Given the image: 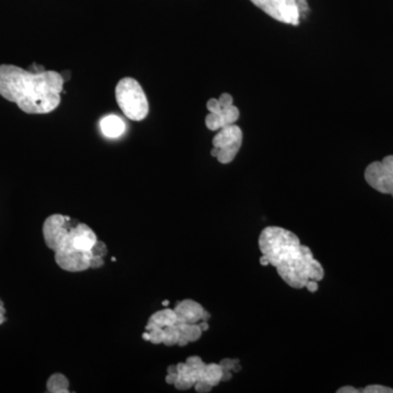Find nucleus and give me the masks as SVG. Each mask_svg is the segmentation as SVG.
Returning a JSON list of instances; mask_svg holds the SVG:
<instances>
[{"label":"nucleus","mask_w":393,"mask_h":393,"mask_svg":"<svg viewBox=\"0 0 393 393\" xmlns=\"http://www.w3.org/2000/svg\"><path fill=\"white\" fill-rule=\"evenodd\" d=\"M259 248L281 279L293 289H303L310 280L319 282L325 277L323 266L314 259L310 247L302 245L289 230L268 226L260 234Z\"/></svg>","instance_id":"nucleus-1"},{"label":"nucleus","mask_w":393,"mask_h":393,"mask_svg":"<svg viewBox=\"0 0 393 393\" xmlns=\"http://www.w3.org/2000/svg\"><path fill=\"white\" fill-rule=\"evenodd\" d=\"M65 80L53 70L35 72L0 65V95L26 114H49L59 106Z\"/></svg>","instance_id":"nucleus-2"},{"label":"nucleus","mask_w":393,"mask_h":393,"mask_svg":"<svg viewBox=\"0 0 393 393\" xmlns=\"http://www.w3.org/2000/svg\"><path fill=\"white\" fill-rule=\"evenodd\" d=\"M116 102L125 116L140 122L149 114V102L143 86L134 78H124L115 89Z\"/></svg>","instance_id":"nucleus-3"},{"label":"nucleus","mask_w":393,"mask_h":393,"mask_svg":"<svg viewBox=\"0 0 393 393\" xmlns=\"http://www.w3.org/2000/svg\"><path fill=\"white\" fill-rule=\"evenodd\" d=\"M260 10L284 24L298 26L303 13L310 11L307 0H250Z\"/></svg>","instance_id":"nucleus-4"},{"label":"nucleus","mask_w":393,"mask_h":393,"mask_svg":"<svg viewBox=\"0 0 393 393\" xmlns=\"http://www.w3.org/2000/svg\"><path fill=\"white\" fill-rule=\"evenodd\" d=\"M233 102V97L230 93H222L218 99H209L207 103L209 114L206 117V126L209 130L218 131L236 124L241 113Z\"/></svg>","instance_id":"nucleus-5"},{"label":"nucleus","mask_w":393,"mask_h":393,"mask_svg":"<svg viewBox=\"0 0 393 393\" xmlns=\"http://www.w3.org/2000/svg\"><path fill=\"white\" fill-rule=\"evenodd\" d=\"M214 149L211 155L216 157L221 164L233 162L243 145V131L237 125H231L218 130L212 140Z\"/></svg>","instance_id":"nucleus-6"},{"label":"nucleus","mask_w":393,"mask_h":393,"mask_svg":"<svg viewBox=\"0 0 393 393\" xmlns=\"http://www.w3.org/2000/svg\"><path fill=\"white\" fill-rule=\"evenodd\" d=\"M365 180L375 191L393 197V155L368 165Z\"/></svg>","instance_id":"nucleus-7"},{"label":"nucleus","mask_w":393,"mask_h":393,"mask_svg":"<svg viewBox=\"0 0 393 393\" xmlns=\"http://www.w3.org/2000/svg\"><path fill=\"white\" fill-rule=\"evenodd\" d=\"M70 218L61 214H53L46 218L43 224L44 241L51 250H58L69 239L72 230L68 226Z\"/></svg>","instance_id":"nucleus-8"},{"label":"nucleus","mask_w":393,"mask_h":393,"mask_svg":"<svg viewBox=\"0 0 393 393\" xmlns=\"http://www.w3.org/2000/svg\"><path fill=\"white\" fill-rule=\"evenodd\" d=\"M91 259V251L79 250L69 243L55 251L56 264L65 271L81 272L88 270Z\"/></svg>","instance_id":"nucleus-9"},{"label":"nucleus","mask_w":393,"mask_h":393,"mask_svg":"<svg viewBox=\"0 0 393 393\" xmlns=\"http://www.w3.org/2000/svg\"><path fill=\"white\" fill-rule=\"evenodd\" d=\"M97 241V237L93 230L86 224L80 223L72 227L66 243H70L79 250L91 251Z\"/></svg>","instance_id":"nucleus-10"},{"label":"nucleus","mask_w":393,"mask_h":393,"mask_svg":"<svg viewBox=\"0 0 393 393\" xmlns=\"http://www.w3.org/2000/svg\"><path fill=\"white\" fill-rule=\"evenodd\" d=\"M206 365L203 367H193L186 362L177 364L176 365L177 366V380L174 385L175 388L178 390H188L195 386V383L202 378L203 368L206 367Z\"/></svg>","instance_id":"nucleus-11"},{"label":"nucleus","mask_w":393,"mask_h":393,"mask_svg":"<svg viewBox=\"0 0 393 393\" xmlns=\"http://www.w3.org/2000/svg\"><path fill=\"white\" fill-rule=\"evenodd\" d=\"M174 310L177 316V322L180 323H197L202 320L204 312V310L199 303L191 300L178 303Z\"/></svg>","instance_id":"nucleus-12"},{"label":"nucleus","mask_w":393,"mask_h":393,"mask_svg":"<svg viewBox=\"0 0 393 393\" xmlns=\"http://www.w3.org/2000/svg\"><path fill=\"white\" fill-rule=\"evenodd\" d=\"M103 135L107 138H118L124 134L125 122L120 117L116 115H109L99 122Z\"/></svg>","instance_id":"nucleus-13"},{"label":"nucleus","mask_w":393,"mask_h":393,"mask_svg":"<svg viewBox=\"0 0 393 393\" xmlns=\"http://www.w3.org/2000/svg\"><path fill=\"white\" fill-rule=\"evenodd\" d=\"M149 321L161 328L170 327V326L177 323V316H176L175 310L166 308V310L153 314Z\"/></svg>","instance_id":"nucleus-14"},{"label":"nucleus","mask_w":393,"mask_h":393,"mask_svg":"<svg viewBox=\"0 0 393 393\" xmlns=\"http://www.w3.org/2000/svg\"><path fill=\"white\" fill-rule=\"evenodd\" d=\"M223 369L220 364H207L206 367L203 368L202 378L201 380L207 381L211 386H218L222 381Z\"/></svg>","instance_id":"nucleus-15"},{"label":"nucleus","mask_w":393,"mask_h":393,"mask_svg":"<svg viewBox=\"0 0 393 393\" xmlns=\"http://www.w3.org/2000/svg\"><path fill=\"white\" fill-rule=\"evenodd\" d=\"M176 325L179 328L180 337L185 339L188 343L198 341L202 335V330L200 326L197 323H180L177 322Z\"/></svg>","instance_id":"nucleus-16"},{"label":"nucleus","mask_w":393,"mask_h":393,"mask_svg":"<svg viewBox=\"0 0 393 393\" xmlns=\"http://www.w3.org/2000/svg\"><path fill=\"white\" fill-rule=\"evenodd\" d=\"M47 391L51 393L69 392V381L63 374H54L47 380Z\"/></svg>","instance_id":"nucleus-17"},{"label":"nucleus","mask_w":393,"mask_h":393,"mask_svg":"<svg viewBox=\"0 0 393 393\" xmlns=\"http://www.w3.org/2000/svg\"><path fill=\"white\" fill-rule=\"evenodd\" d=\"M147 333H149V337H150V342L153 344H161L164 341V328L159 327V326L154 325L152 322H147V327H145Z\"/></svg>","instance_id":"nucleus-18"},{"label":"nucleus","mask_w":393,"mask_h":393,"mask_svg":"<svg viewBox=\"0 0 393 393\" xmlns=\"http://www.w3.org/2000/svg\"><path fill=\"white\" fill-rule=\"evenodd\" d=\"M164 333L165 337L164 341H163V344L168 345V346H172V345L177 344L180 337L179 328H178L177 325L165 327Z\"/></svg>","instance_id":"nucleus-19"},{"label":"nucleus","mask_w":393,"mask_h":393,"mask_svg":"<svg viewBox=\"0 0 393 393\" xmlns=\"http://www.w3.org/2000/svg\"><path fill=\"white\" fill-rule=\"evenodd\" d=\"M92 257H99V258H104L107 255V247L104 243L97 241V243L94 245L93 248L91 249Z\"/></svg>","instance_id":"nucleus-20"},{"label":"nucleus","mask_w":393,"mask_h":393,"mask_svg":"<svg viewBox=\"0 0 393 393\" xmlns=\"http://www.w3.org/2000/svg\"><path fill=\"white\" fill-rule=\"evenodd\" d=\"M363 393H393V389L388 387L380 386V385H371L367 386L363 391Z\"/></svg>","instance_id":"nucleus-21"},{"label":"nucleus","mask_w":393,"mask_h":393,"mask_svg":"<svg viewBox=\"0 0 393 393\" xmlns=\"http://www.w3.org/2000/svg\"><path fill=\"white\" fill-rule=\"evenodd\" d=\"M239 363V360H231V358H225V360H221V365L222 369L223 371H234V368L237 364Z\"/></svg>","instance_id":"nucleus-22"},{"label":"nucleus","mask_w":393,"mask_h":393,"mask_svg":"<svg viewBox=\"0 0 393 393\" xmlns=\"http://www.w3.org/2000/svg\"><path fill=\"white\" fill-rule=\"evenodd\" d=\"M193 387H195V391L199 393L210 392L212 388H214L210 383L203 380L198 381Z\"/></svg>","instance_id":"nucleus-23"},{"label":"nucleus","mask_w":393,"mask_h":393,"mask_svg":"<svg viewBox=\"0 0 393 393\" xmlns=\"http://www.w3.org/2000/svg\"><path fill=\"white\" fill-rule=\"evenodd\" d=\"M186 363L193 366V367H203V366L206 365V363H203V360H201L199 356H191V358H188L187 360H186Z\"/></svg>","instance_id":"nucleus-24"},{"label":"nucleus","mask_w":393,"mask_h":393,"mask_svg":"<svg viewBox=\"0 0 393 393\" xmlns=\"http://www.w3.org/2000/svg\"><path fill=\"white\" fill-rule=\"evenodd\" d=\"M103 264H104V260H103V258H99V257H92L91 262H90V268L97 269V268H101Z\"/></svg>","instance_id":"nucleus-25"},{"label":"nucleus","mask_w":393,"mask_h":393,"mask_svg":"<svg viewBox=\"0 0 393 393\" xmlns=\"http://www.w3.org/2000/svg\"><path fill=\"white\" fill-rule=\"evenodd\" d=\"M306 289H308V291H310V292L312 293H316L318 291V282L317 281H314V280H310V281L307 282V284H306Z\"/></svg>","instance_id":"nucleus-26"},{"label":"nucleus","mask_w":393,"mask_h":393,"mask_svg":"<svg viewBox=\"0 0 393 393\" xmlns=\"http://www.w3.org/2000/svg\"><path fill=\"white\" fill-rule=\"evenodd\" d=\"M165 380L168 385H175L176 380H177V371L176 373H168Z\"/></svg>","instance_id":"nucleus-27"},{"label":"nucleus","mask_w":393,"mask_h":393,"mask_svg":"<svg viewBox=\"0 0 393 393\" xmlns=\"http://www.w3.org/2000/svg\"><path fill=\"white\" fill-rule=\"evenodd\" d=\"M337 393H360L362 391L358 390V389L353 388V387L346 386L342 387V388L339 389L337 391Z\"/></svg>","instance_id":"nucleus-28"},{"label":"nucleus","mask_w":393,"mask_h":393,"mask_svg":"<svg viewBox=\"0 0 393 393\" xmlns=\"http://www.w3.org/2000/svg\"><path fill=\"white\" fill-rule=\"evenodd\" d=\"M232 373L231 371H223V376H222V381L231 380Z\"/></svg>","instance_id":"nucleus-29"},{"label":"nucleus","mask_w":393,"mask_h":393,"mask_svg":"<svg viewBox=\"0 0 393 393\" xmlns=\"http://www.w3.org/2000/svg\"><path fill=\"white\" fill-rule=\"evenodd\" d=\"M259 262H260V264L264 266H270L269 260H268V259H266V257H264V255H262V258H260V260H259Z\"/></svg>","instance_id":"nucleus-30"},{"label":"nucleus","mask_w":393,"mask_h":393,"mask_svg":"<svg viewBox=\"0 0 393 393\" xmlns=\"http://www.w3.org/2000/svg\"><path fill=\"white\" fill-rule=\"evenodd\" d=\"M199 326H200L201 330H202V332L203 331H207V330L209 329V323L208 322L204 321V320H201V323Z\"/></svg>","instance_id":"nucleus-31"},{"label":"nucleus","mask_w":393,"mask_h":393,"mask_svg":"<svg viewBox=\"0 0 393 393\" xmlns=\"http://www.w3.org/2000/svg\"><path fill=\"white\" fill-rule=\"evenodd\" d=\"M210 317L211 314H209L208 312H206V310H204V312H203L202 320H204V321H208V319H210Z\"/></svg>","instance_id":"nucleus-32"},{"label":"nucleus","mask_w":393,"mask_h":393,"mask_svg":"<svg viewBox=\"0 0 393 393\" xmlns=\"http://www.w3.org/2000/svg\"><path fill=\"white\" fill-rule=\"evenodd\" d=\"M6 321L5 312H0V325H3Z\"/></svg>","instance_id":"nucleus-33"},{"label":"nucleus","mask_w":393,"mask_h":393,"mask_svg":"<svg viewBox=\"0 0 393 393\" xmlns=\"http://www.w3.org/2000/svg\"><path fill=\"white\" fill-rule=\"evenodd\" d=\"M0 312H5L6 314V310L5 307H3V302H1V300H0Z\"/></svg>","instance_id":"nucleus-34"},{"label":"nucleus","mask_w":393,"mask_h":393,"mask_svg":"<svg viewBox=\"0 0 393 393\" xmlns=\"http://www.w3.org/2000/svg\"><path fill=\"white\" fill-rule=\"evenodd\" d=\"M163 305H164V306L165 305H168V300H165V302L163 303Z\"/></svg>","instance_id":"nucleus-35"}]
</instances>
